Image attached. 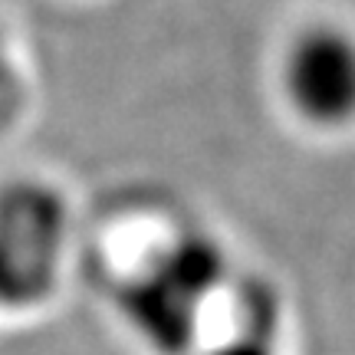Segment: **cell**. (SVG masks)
<instances>
[{
	"label": "cell",
	"instance_id": "cell-1",
	"mask_svg": "<svg viewBox=\"0 0 355 355\" xmlns=\"http://www.w3.org/2000/svg\"><path fill=\"white\" fill-rule=\"evenodd\" d=\"M224 279V257L201 234H181L158 247L122 283L119 306L141 343L162 355H184L201 329L204 309Z\"/></svg>",
	"mask_w": 355,
	"mask_h": 355
},
{
	"label": "cell",
	"instance_id": "cell-2",
	"mask_svg": "<svg viewBox=\"0 0 355 355\" xmlns=\"http://www.w3.org/2000/svg\"><path fill=\"white\" fill-rule=\"evenodd\" d=\"M66 204L40 181L0 188V309L46 300L66 254Z\"/></svg>",
	"mask_w": 355,
	"mask_h": 355
},
{
	"label": "cell",
	"instance_id": "cell-3",
	"mask_svg": "<svg viewBox=\"0 0 355 355\" xmlns=\"http://www.w3.org/2000/svg\"><path fill=\"white\" fill-rule=\"evenodd\" d=\"M279 86L293 112L322 128L355 119V33L316 24L296 33L283 53Z\"/></svg>",
	"mask_w": 355,
	"mask_h": 355
},
{
	"label": "cell",
	"instance_id": "cell-4",
	"mask_svg": "<svg viewBox=\"0 0 355 355\" xmlns=\"http://www.w3.org/2000/svg\"><path fill=\"white\" fill-rule=\"evenodd\" d=\"M20 102H24V83H20V73H17V63H13L7 26L0 20V128L20 112Z\"/></svg>",
	"mask_w": 355,
	"mask_h": 355
},
{
	"label": "cell",
	"instance_id": "cell-5",
	"mask_svg": "<svg viewBox=\"0 0 355 355\" xmlns=\"http://www.w3.org/2000/svg\"><path fill=\"white\" fill-rule=\"evenodd\" d=\"M214 355H266L263 352V349H254V345H237V343H234V345H230V349H220V352H214Z\"/></svg>",
	"mask_w": 355,
	"mask_h": 355
}]
</instances>
